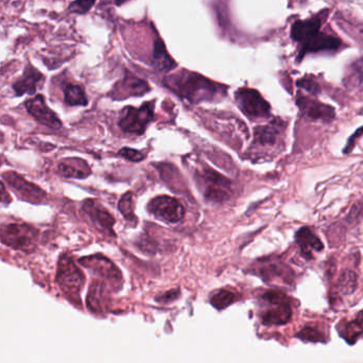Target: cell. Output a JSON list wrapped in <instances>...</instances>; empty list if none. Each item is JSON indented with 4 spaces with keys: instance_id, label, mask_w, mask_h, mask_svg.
<instances>
[{
    "instance_id": "83f0119b",
    "label": "cell",
    "mask_w": 363,
    "mask_h": 363,
    "mask_svg": "<svg viewBox=\"0 0 363 363\" xmlns=\"http://www.w3.org/2000/svg\"><path fill=\"white\" fill-rule=\"evenodd\" d=\"M348 330V336H346V340L350 338H355V337L360 336L363 332V314H360L358 316L357 320H355L354 322L348 324V326H346V332Z\"/></svg>"
},
{
    "instance_id": "4fadbf2b",
    "label": "cell",
    "mask_w": 363,
    "mask_h": 363,
    "mask_svg": "<svg viewBox=\"0 0 363 363\" xmlns=\"http://www.w3.org/2000/svg\"><path fill=\"white\" fill-rule=\"evenodd\" d=\"M80 262L82 265L86 266V268L92 269L95 273L111 280V282H120L121 280L119 270L115 267V265H113L110 260L102 257V256H90V257L81 259Z\"/></svg>"
},
{
    "instance_id": "277c9868",
    "label": "cell",
    "mask_w": 363,
    "mask_h": 363,
    "mask_svg": "<svg viewBox=\"0 0 363 363\" xmlns=\"http://www.w3.org/2000/svg\"><path fill=\"white\" fill-rule=\"evenodd\" d=\"M197 181L204 187L205 197L211 201H225L231 195V182L209 167L197 173Z\"/></svg>"
},
{
    "instance_id": "74e56055",
    "label": "cell",
    "mask_w": 363,
    "mask_h": 363,
    "mask_svg": "<svg viewBox=\"0 0 363 363\" xmlns=\"http://www.w3.org/2000/svg\"><path fill=\"white\" fill-rule=\"evenodd\" d=\"M0 166H1V159H0Z\"/></svg>"
},
{
    "instance_id": "603a6c76",
    "label": "cell",
    "mask_w": 363,
    "mask_h": 363,
    "mask_svg": "<svg viewBox=\"0 0 363 363\" xmlns=\"http://www.w3.org/2000/svg\"><path fill=\"white\" fill-rule=\"evenodd\" d=\"M259 276L265 280H272L274 278H284L287 276L286 268L280 264H268V265L262 266L259 269Z\"/></svg>"
},
{
    "instance_id": "5bb4252c",
    "label": "cell",
    "mask_w": 363,
    "mask_h": 363,
    "mask_svg": "<svg viewBox=\"0 0 363 363\" xmlns=\"http://www.w3.org/2000/svg\"><path fill=\"white\" fill-rule=\"evenodd\" d=\"M83 209L99 229L106 231L111 235H114L113 225H114L115 219L106 209L99 207L96 202L92 201V200H88L84 203Z\"/></svg>"
},
{
    "instance_id": "5b68a950",
    "label": "cell",
    "mask_w": 363,
    "mask_h": 363,
    "mask_svg": "<svg viewBox=\"0 0 363 363\" xmlns=\"http://www.w3.org/2000/svg\"><path fill=\"white\" fill-rule=\"evenodd\" d=\"M154 106L153 102L144 104L140 108H129L122 111L120 119H119V127L121 130L132 134H143L146 131L147 126L153 119Z\"/></svg>"
},
{
    "instance_id": "7402d4cb",
    "label": "cell",
    "mask_w": 363,
    "mask_h": 363,
    "mask_svg": "<svg viewBox=\"0 0 363 363\" xmlns=\"http://www.w3.org/2000/svg\"><path fill=\"white\" fill-rule=\"evenodd\" d=\"M154 63L157 70H170L175 65V62L167 54L166 48L163 44L157 43L155 45Z\"/></svg>"
},
{
    "instance_id": "9c48e42d",
    "label": "cell",
    "mask_w": 363,
    "mask_h": 363,
    "mask_svg": "<svg viewBox=\"0 0 363 363\" xmlns=\"http://www.w3.org/2000/svg\"><path fill=\"white\" fill-rule=\"evenodd\" d=\"M3 177L8 185L17 193L20 199L33 203V204H40L45 201V191L33 183H30L18 173L10 171V172L3 173Z\"/></svg>"
},
{
    "instance_id": "e575fe53",
    "label": "cell",
    "mask_w": 363,
    "mask_h": 363,
    "mask_svg": "<svg viewBox=\"0 0 363 363\" xmlns=\"http://www.w3.org/2000/svg\"><path fill=\"white\" fill-rule=\"evenodd\" d=\"M363 133V128L359 129L358 131H356V133H355L354 135H353L352 137H350V140H348V145H346V150H344V152H350V150H352L353 147H354V143L355 139L358 138L359 136H360L361 134Z\"/></svg>"
},
{
    "instance_id": "9a60e30c",
    "label": "cell",
    "mask_w": 363,
    "mask_h": 363,
    "mask_svg": "<svg viewBox=\"0 0 363 363\" xmlns=\"http://www.w3.org/2000/svg\"><path fill=\"white\" fill-rule=\"evenodd\" d=\"M43 79V74H40L36 68L28 65L23 76H20L13 84V90L16 96L20 97L25 94L33 95L36 92L38 83Z\"/></svg>"
},
{
    "instance_id": "4316f807",
    "label": "cell",
    "mask_w": 363,
    "mask_h": 363,
    "mask_svg": "<svg viewBox=\"0 0 363 363\" xmlns=\"http://www.w3.org/2000/svg\"><path fill=\"white\" fill-rule=\"evenodd\" d=\"M356 282L357 278L354 272H344L340 277V289L343 293H352L356 288Z\"/></svg>"
},
{
    "instance_id": "d590c367",
    "label": "cell",
    "mask_w": 363,
    "mask_h": 363,
    "mask_svg": "<svg viewBox=\"0 0 363 363\" xmlns=\"http://www.w3.org/2000/svg\"><path fill=\"white\" fill-rule=\"evenodd\" d=\"M179 296V292L177 291H169L168 293L164 294V296H161V298H157L159 302H168V300H172L173 298H177Z\"/></svg>"
},
{
    "instance_id": "8992f818",
    "label": "cell",
    "mask_w": 363,
    "mask_h": 363,
    "mask_svg": "<svg viewBox=\"0 0 363 363\" xmlns=\"http://www.w3.org/2000/svg\"><path fill=\"white\" fill-rule=\"evenodd\" d=\"M235 96L240 110L249 118H266L269 116L271 108L257 90L240 88Z\"/></svg>"
},
{
    "instance_id": "e0dca14e",
    "label": "cell",
    "mask_w": 363,
    "mask_h": 363,
    "mask_svg": "<svg viewBox=\"0 0 363 363\" xmlns=\"http://www.w3.org/2000/svg\"><path fill=\"white\" fill-rule=\"evenodd\" d=\"M296 243L302 255L312 258V252L323 249L322 242L308 227H302L296 235Z\"/></svg>"
},
{
    "instance_id": "6da1fadb",
    "label": "cell",
    "mask_w": 363,
    "mask_h": 363,
    "mask_svg": "<svg viewBox=\"0 0 363 363\" xmlns=\"http://www.w3.org/2000/svg\"><path fill=\"white\" fill-rule=\"evenodd\" d=\"M321 24L320 16L294 22L291 27V38L300 45L298 60L312 52L336 51L340 48V38L321 32Z\"/></svg>"
},
{
    "instance_id": "ffe728a7",
    "label": "cell",
    "mask_w": 363,
    "mask_h": 363,
    "mask_svg": "<svg viewBox=\"0 0 363 363\" xmlns=\"http://www.w3.org/2000/svg\"><path fill=\"white\" fill-rule=\"evenodd\" d=\"M65 95V102L68 106H86L88 98L83 88L74 84H70L64 90Z\"/></svg>"
},
{
    "instance_id": "2e32d148",
    "label": "cell",
    "mask_w": 363,
    "mask_h": 363,
    "mask_svg": "<svg viewBox=\"0 0 363 363\" xmlns=\"http://www.w3.org/2000/svg\"><path fill=\"white\" fill-rule=\"evenodd\" d=\"M58 171L60 175L70 179H86L92 172L88 163L78 157L63 159L58 164Z\"/></svg>"
},
{
    "instance_id": "7c38bea8",
    "label": "cell",
    "mask_w": 363,
    "mask_h": 363,
    "mask_svg": "<svg viewBox=\"0 0 363 363\" xmlns=\"http://www.w3.org/2000/svg\"><path fill=\"white\" fill-rule=\"evenodd\" d=\"M296 102H298V108L308 118L314 119V120L330 121L334 117V110L332 106L320 104L314 99L300 96Z\"/></svg>"
},
{
    "instance_id": "52a82bcc",
    "label": "cell",
    "mask_w": 363,
    "mask_h": 363,
    "mask_svg": "<svg viewBox=\"0 0 363 363\" xmlns=\"http://www.w3.org/2000/svg\"><path fill=\"white\" fill-rule=\"evenodd\" d=\"M264 300L269 306L267 312L262 316V321L265 324L282 325L290 320L291 307L285 294L277 291H269L264 296Z\"/></svg>"
},
{
    "instance_id": "44dd1931",
    "label": "cell",
    "mask_w": 363,
    "mask_h": 363,
    "mask_svg": "<svg viewBox=\"0 0 363 363\" xmlns=\"http://www.w3.org/2000/svg\"><path fill=\"white\" fill-rule=\"evenodd\" d=\"M104 286L102 282H94L90 287V294H88V304L90 309L94 312H99L102 307V302H104Z\"/></svg>"
},
{
    "instance_id": "ac0fdd59",
    "label": "cell",
    "mask_w": 363,
    "mask_h": 363,
    "mask_svg": "<svg viewBox=\"0 0 363 363\" xmlns=\"http://www.w3.org/2000/svg\"><path fill=\"white\" fill-rule=\"evenodd\" d=\"M280 124L275 121L267 126L258 127L254 132V144L259 147L273 146L280 136Z\"/></svg>"
},
{
    "instance_id": "f546056e",
    "label": "cell",
    "mask_w": 363,
    "mask_h": 363,
    "mask_svg": "<svg viewBox=\"0 0 363 363\" xmlns=\"http://www.w3.org/2000/svg\"><path fill=\"white\" fill-rule=\"evenodd\" d=\"M298 337L302 340L307 341H322L323 336L320 334L318 330L312 328H307L305 330H302V332L298 334Z\"/></svg>"
},
{
    "instance_id": "7a4b0ae2",
    "label": "cell",
    "mask_w": 363,
    "mask_h": 363,
    "mask_svg": "<svg viewBox=\"0 0 363 363\" xmlns=\"http://www.w3.org/2000/svg\"><path fill=\"white\" fill-rule=\"evenodd\" d=\"M167 86L193 104L203 100H213L223 90L221 86L195 74H175L168 79Z\"/></svg>"
},
{
    "instance_id": "8d00e7d4",
    "label": "cell",
    "mask_w": 363,
    "mask_h": 363,
    "mask_svg": "<svg viewBox=\"0 0 363 363\" xmlns=\"http://www.w3.org/2000/svg\"><path fill=\"white\" fill-rule=\"evenodd\" d=\"M126 1H128V0H117V3H118V5H121V3H126Z\"/></svg>"
},
{
    "instance_id": "cb8c5ba5",
    "label": "cell",
    "mask_w": 363,
    "mask_h": 363,
    "mask_svg": "<svg viewBox=\"0 0 363 363\" xmlns=\"http://www.w3.org/2000/svg\"><path fill=\"white\" fill-rule=\"evenodd\" d=\"M234 300H235V296L233 292L227 290H219L211 298V305L219 310L225 309L227 306L231 305Z\"/></svg>"
},
{
    "instance_id": "30bf717a",
    "label": "cell",
    "mask_w": 363,
    "mask_h": 363,
    "mask_svg": "<svg viewBox=\"0 0 363 363\" xmlns=\"http://www.w3.org/2000/svg\"><path fill=\"white\" fill-rule=\"evenodd\" d=\"M58 282L60 287L67 293H79L84 284L83 273L74 265L72 258H60L58 262Z\"/></svg>"
},
{
    "instance_id": "4dcf8cb0",
    "label": "cell",
    "mask_w": 363,
    "mask_h": 363,
    "mask_svg": "<svg viewBox=\"0 0 363 363\" xmlns=\"http://www.w3.org/2000/svg\"><path fill=\"white\" fill-rule=\"evenodd\" d=\"M119 154H120L121 156H124V159H129V161H134V163L143 161V159H145L144 155L141 154L139 151L130 148L121 149V150L119 151Z\"/></svg>"
},
{
    "instance_id": "d6986e66",
    "label": "cell",
    "mask_w": 363,
    "mask_h": 363,
    "mask_svg": "<svg viewBox=\"0 0 363 363\" xmlns=\"http://www.w3.org/2000/svg\"><path fill=\"white\" fill-rule=\"evenodd\" d=\"M363 83V60H356L348 68V72L344 79L346 88L354 90Z\"/></svg>"
},
{
    "instance_id": "d6a6232c",
    "label": "cell",
    "mask_w": 363,
    "mask_h": 363,
    "mask_svg": "<svg viewBox=\"0 0 363 363\" xmlns=\"http://www.w3.org/2000/svg\"><path fill=\"white\" fill-rule=\"evenodd\" d=\"M361 218H363V199L356 203L353 207L350 213H348V220H352V221H357Z\"/></svg>"
},
{
    "instance_id": "484cf974",
    "label": "cell",
    "mask_w": 363,
    "mask_h": 363,
    "mask_svg": "<svg viewBox=\"0 0 363 363\" xmlns=\"http://www.w3.org/2000/svg\"><path fill=\"white\" fill-rule=\"evenodd\" d=\"M118 209L122 216L129 221L136 220L134 213V205H133L132 193H127L124 197H121L120 201H119Z\"/></svg>"
},
{
    "instance_id": "1f68e13d",
    "label": "cell",
    "mask_w": 363,
    "mask_h": 363,
    "mask_svg": "<svg viewBox=\"0 0 363 363\" xmlns=\"http://www.w3.org/2000/svg\"><path fill=\"white\" fill-rule=\"evenodd\" d=\"M298 86L307 90V92H309L310 94L312 95L318 94V92H320V88H318V83H316V81L312 80V79H302V80L298 81Z\"/></svg>"
},
{
    "instance_id": "3957f363",
    "label": "cell",
    "mask_w": 363,
    "mask_h": 363,
    "mask_svg": "<svg viewBox=\"0 0 363 363\" xmlns=\"http://www.w3.org/2000/svg\"><path fill=\"white\" fill-rule=\"evenodd\" d=\"M38 232L31 225L9 223L0 227V240L8 247L30 253L38 243Z\"/></svg>"
},
{
    "instance_id": "836d02e7",
    "label": "cell",
    "mask_w": 363,
    "mask_h": 363,
    "mask_svg": "<svg viewBox=\"0 0 363 363\" xmlns=\"http://www.w3.org/2000/svg\"><path fill=\"white\" fill-rule=\"evenodd\" d=\"M10 202H11V197H10L9 193H8L3 182H0V203L8 204Z\"/></svg>"
},
{
    "instance_id": "f1b7e54d",
    "label": "cell",
    "mask_w": 363,
    "mask_h": 363,
    "mask_svg": "<svg viewBox=\"0 0 363 363\" xmlns=\"http://www.w3.org/2000/svg\"><path fill=\"white\" fill-rule=\"evenodd\" d=\"M94 3L95 0H76L70 6V11L72 13H86Z\"/></svg>"
},
{
    "instance_id": "8fae6325",
    "label": "cell",
    "mask_w": 363,
    "mask_h": 363,
    "mask_svg": "<svg viewBox=\"0 0 363 363\" xmlns=\"http://www.w3.org/2000/svg\"><path fill=\"white\" fill-rule=\"evenodd\" d=\"M26 108L28 112L40 122L52 130H58L62 127L60 119L54 111L50 110L46 104L45 98L42 95H38L34 98L26 101Z\"/></svg>"
},
{
    "instance_id": "d4e9b609",
    "label": "cell",
    "mask_w": 363,
    "mask_h": 363,
    "mask_svg": "<svg viewBox=\"0 0 363 363\" xmlns=\"http://www.w3.org/2000/svg\"><path fill=\"white\" fill-rule=\"evenodd\" d=\"M124 88L128 90V95H131V96H140V95L146 94L149 90L148 84L145 81L132 78V76L127 79L124 82Z\"/></svg>"
},
{
    "instance_id": "ba28073f",
    "label": "cell",
    "mask_w": 363,
    "mask_h": 363,
    "mask_svg": "<svg viewBox=\"0 0 363 363\" xmlns=\"http://www.w3.org/2000/svg\"><path fill=\"white\" fill-rule=\"evenodd\" d=\"M148 211L157 219L168 223H177L185 215V209L181 202L169 195H159L151 200Z\"/></svg>"
}]
</instances>
